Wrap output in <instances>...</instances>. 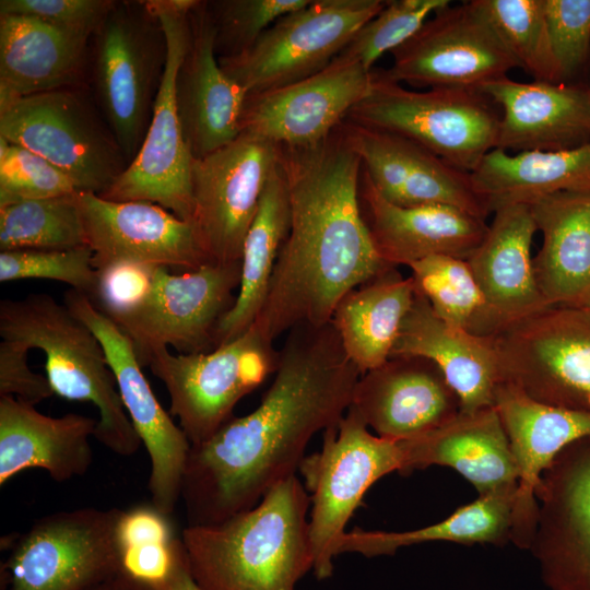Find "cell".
<instances>
[{
	"label": "cell",
	"mask_w": 590,
	"mask_h": 590,
	"mask_svg": "<svg viewBox=\"0 0 590 590\" xmlns=\"http://www.w3.org/2000/svg\"><path fill=\"white\" fill-rule=\"evenodd\" d=\"M409 268L415 291L439 318L483 338L502 332L504 324L489 307L467 260L430 256Z\"/></svg>",
	"instance_id": "8d00e7d4"
},
{
	"label": "cell",
	"mask_w": 590,
	"mask_h": 590,
	"mask_svg": "<svg viewBox=\"0 0 590 590\" xmlns=\"http://www.w3.org/2000/svg\"><path fill=\"white\" fill-rule=\"evenodd\" d=\"M492 214L483 240L467 261L506 328L548 305L534 274L531 247L538 228L530 204H507Z\"/></svg>",
	"instance_id": "4dcf8cb0"
},
{
	"label": "cell",
	"mask_w": 590,
	"mask_h": 590,
	"mask_svg": "<svg viewBox=\"0 0 590 590\" xmlns=\"http://www.w3.org/2000/svg\"><path fill=\"white\" fill-rule=\"evenodd\" d=\"M76 193L0 206V251L87 246Z\"/></svg>",
	"instance_id": "74e56055"
},
{
	"label": "cell",
	"mask_w": 590,
	"mask_h": 590,
	"mask_svg": "<svg viewBox=\"0 0 590 590\" xmlns=\"http://www.w3.org/2000/svg\"><path fill=\"white\" fill-rule=\"evenodd\" d=\"M63 304L101 342L128 416L151 461L149 489L152 506L173 512L180 498L190 442L162 408L140 365L133 342L80 291L69 288Z\"/></svg>",
	"instance_id": "e0dca14e"
},
{
	"label": "cell",
	"mask_w": 590,
	"mask_h": 590,
	"mask_svg": "<svg viewBox=\"0 0 590 590\" xmlns=\"http://www.w3.org/2000/svg\"><path fill=\"white\" fill-rule=\"evenodd\" d=\"M414 297L412 278L389 267L339 302L330 322L361 375L390 358Z\"/></svg>",
	"instance_id": "836d02e7"
},
{
	"label": "cell",
	"mask_w": 590,
	"mask_h": 590,
	"mask_svg": "<svg viewBox=\"0 0 590 590\" xmlns=\"http://www.w3.org/2000/svg\"><path fill=\"white\" fill-rule=\"evenodd\" d=\"M309 506L294 474L245 511L187 526L180 539L193 579L203 590H295L314 565Z\"/></svg>",
	"instance_id": "3957f363"
},
{
	"label": "cell",
	"mask_w": 590,
	"mask_h": 590,
	"mask_svg": "<svg viewBox=\"0 0 590 590\" xmlns=\"http://www.w3.org/2000/svg\"><path fill=\"white\" fill-rule=\"evenodd\" d=\"M552 48L563 80L573 76L590 50V0H544Z\"/></svg>",
	"instance_id": "ee69618b"
},
{
	"label": "cell",
	"mask_w": 590,
	"mask_h": 590,
	"mask_svg": "<svg viewBox=\"0 0 590 590\" xmlns=\"http://www.w3.org/2000/svg\"><path fill=\"white\" fill-rule=\"evenodd\" d=\"M0 137L42 156L75 186L102 196L128 163L82 87L28 95L0 106Z\"/></svg>",
	"instance_id": "52a82bcc"
},
{
	"label": "cell",
	"mask_w": 590,
	"mask_h": 590,
	"mask_svg": "<svg viewBox=\"0 0 590 590\" xmlns=\"http://www.w3.org/2000/svg\"><path fill=\"white\" fill-rule=\"evenodd\" d=\"M387 0H310L274 22L247 50L219 58L223 71L249 94L309 78L346 46Z\"/></svg>",
	"instance_id": "4fadbf2b"
},
{
	"label": "cell",
	"mask_w": 590,
	"mask_h": 590,
	"mask_svg": "<svg viewBox=\"0 0 590 590\" xmlns=\"http://www.w3.org/2000/svg\"><path fill=\"white\" fill-rule=\"evenodd\" d=\"M91 36L27 15H0V106L55 90L82 87Z\"/></svg>",
	"instance_id": "f1b7e54d"
},
{
	"label": "cell",
	"mask_w": 590,
	"mask_h": 590,
	"mask_svg": "<svg viewBox=\"0 0 590 590\" xmlns=\"http://www.w3.org/2000/svg\"><path fill=\"white\" fill-rule=\"evenodd\" d=\"M310 497L309 536L315 576L331 577L338 544L368 488L382 476L401 472L400 442L369 432L350 409L323 432L321 449L298 467Z\"/></svg>",
	"instance_id": "ba28073f"
},
{
	"label": "cell",
	"mask_w": 590,
	"mask_h": 590,
	"mask_svg": "<svg viewBox=\"0 0 590 590\" xmlns=\"http://www.w3.org/2000/svg\"><path fill=\"white\" fill-rule=\"evenodd\" d=\"M349 409L376 435L400 441L448 422L460 402L434 363L392 356L359 376Z\"/></svg>",
	"instance_id": "603a6c76"
},
{
	"label": "cell",
	"mask_w": 590,
	"mask_h": 590,
	"mask_svg": "<svg viewBox=\"0 0 590 590\" xmlns=\"http://www.w3.org/2000/svg\"><path fill=\"white\" fill-rule=\"evenodd\" d=\"M76 192L70 178L51 163L0 137V206Z\"/></svg>",
	"instance_id": "7bdbcfd3"
},
{
	"label": "cell",
	"mask_w": 590,
	"mask_h": 590,
	"mask_svg": "<svg viewBox=\"0 0 590 590\" xmlns=\"http://www.w3.org/2000/svg\"><path fill=\"white\" fill-rule=\"evenodd\" d=\"M384 74L416 87L468 88L508 76L520 68L482 0L436 11L418 32L392 52Z\"/></svg>",
	"instance_id": "5bb4252c"
},
{
	"label": "cell",
	"mask_w": 590,
	"mask_h": 590,
	"mask_svg": "<svg viewBox=\"0 0 590 590\" xmlns=\"http://www.w3.org/2000/svg\"><path fill=\"white\" fill-rule=\"evenodd\" d=\"M488 212L559 192H590V142L559 151L509 153L494 149L471 173Z\"/></svg>",
	"instance_id": "d6a6232c"
},
{
	"label": "cell",
	"mask_w": 590,
	"mask_h": 590,
	"mask_svg": "<svg viewBox=\"0 0 590 590\" xmlns=\"http://www.w3.org/2000/svg\"><path fill=\"white\" fill-rule=\"evenodd\" d=\"M87 590H148L145 583L122 571L111 579L98 583Z\"/></svg>",
	"instance_id": "681fc988"
},
{
	"label": "cell",
	"mask_w": 590,
	"mask_h": 590,
	"mask_svg": "<svg viewBox=\"0 0 590 590\" xmlns=\"http://www.w3.org/2000/svg\"><path fill=\"white\" fill-rule=\"evenodd\" d=\"M528 547L548 590H590V437L563 449L536 489Z\"/></svg>",
	"instance_id": "ac0fdd59"
},
{
	"label": "cell",
	"mask_w": 590,
	"mask_h": 590,
	"mask_svg": "<svg viewBox=\"0 0 590 590\" xmlns=\"http://www.w3.org/2000/svg\"><path fill=\"white\" fill-rule=\"evenodd\" d=\"M399 442L401 473L432 465L451 468L473 485L477 496L517 487L515 459L495 406L460 411L439 427Z\"/></svg>",
	"instance_id": "4316f807"
},
{
	"label": "cell",
	"mask_w": 590,
	"mask_h": 590,
	"mask_svg": "<svg viewBox=\"0 0 590 590\" xmlns=\"http://www.w3.org/2000/svg\"><path fill=\"white\" fill-rule=\"evenodd\" d=\"M92 259L93 251L88 246L59 250L0 251V281L54 280L90 296L97 279Z\"/></svg>",
	"instance_id": "b9f144b4"
},
{
	"label": "cell",
	"mask_w": 590,
	"mask_h": 590,
	"mask_svg": "<svg viewBox=\"0 0 590 590\" xmlns=\"http://www.w3.org/2000/svg\"><path fill=\"white\" fill-rule=\"evenodd\" d=\"M502 381L532 399L590 413V310L548 306L494 338Z\"/></svg>",
	"instance_id": "7c38bea8"
},
{
	"label": "cell",
	"mask_w": 590,
	"mask_h": 590,
	"mask_svg": "<svg viewBox=\"0 0 590 590\" xmlns=\"http://www.w3.org/2000/svg\"><path fill=\"white\" fill-rule=\"evenodd\" d=\"M97 421L69 413L52 417L14 397L0 396V484L32 468L56 482L83 475L92 464L90 437Z\"/></svg>",
	"instance_id": "f546056e"
},
{
	"label": "cell",
	"mask_w": 590,
	"mask_h": 590,
	"mask_svg": "<svg viewBox=\"0 0 590 590\" xmlns=\"http://www.w3.org/2000/svg\"><path fill=\"white\" fill-rule=\"evenodd\" d=\"M577 306L590 310V292L581 299V302Z\"/></svg>",
	"instance_id": "f907efd6"
},
{
	"label": "cell",
	"mask_w": 590,
	"mask_h": 590,
	"mask_svg": "<svg viewBox=\"0 0 590 590\" xmlns=\"http://www.w3.org/2000/svg\"><path fill=\"white\" fill-rule=\"evenodd\" d=\"M479 91L502 109L497 149L559 151L590 142L588 87L504 76Z\"/></svg>",
	"instance_id": "d4e9b609"
},
{
	"label": "cell",
	"mask_w": 590,
	"mask_h": 590,
	"mask_svg": "<svg viewBox=\"0 0 590 590\" xmlns=\"http://www.w3.org/2000/svg\"><path fill=\"white\" fill-rule=\"evenodd\" d=\"M286 334L260 404L190 446L180 493L187 526L217 523L256 506L295 474L312 436L337 425L350 408L361 373L332 323Z\"/></svg>",
	"instance_id": "6da1fadb"
},
{
	"label": "cell",
	"mask_w": 590,
	"mask_h": 590,
	"mask_svg": "<svg viewBox=\"0 0 590 590\" xmlns=\"http://www.w3.org/2000/svg\"><path fill=\"white\" fill-rule=\"evenodd\" d=\"M497 410L517 468L511 543L528 551L538 517L536 489L543 472L571 442L590 437V413L539 402L502 381Z\"/></svg>",
	"instance_id": "7402d4cb"
},
{
	"label": "cell",
	"mask_w": 590,
	"mask_h": 590,
	"mask_svg": "<svg viewBox=\"0 0 590 590\" xmlns=\"http://www.w3.org/2000/svg\"><path fill=\"white\" fill-rule=\"evenodd\" d=\"M241 262H209L179 274L157 267L151 290L129 314L110 318L131 339L138 361L170 345L179 354L212 351L217 326L232 308Z\"/></svg>",
	"instance_id": "9a60e30c"
},
{
	"label": "cell",
	"mask_w": 590,
	"mask_h": 590,
	"mask_svg": "<svg viewBox=\"0 0 590 590\" xmlns=\"http://www.w3.org/2000/svg\"><path fill=\"white\" fill-rule=\"evenodd\" d=\"M279 158L280 145L246 133L192 158V224L211 262L241 260L245 237Z\"/></svg>",
	"instance_id": "2e32d148"
},
{
	"label": "cell",
	"mask_w": 590,
	"mask_h": 590,
	"mask_svg": "<svg viewBox=\"0 0 590 590\" xmlns=\"http://www.w3.org/2000/svg\"><path fill=\"white\" fill-rule=\"evenodd\" d=\"M392 356L434 363L457 394L462 412L494 406L502 381L494 338L474 335L446 322L416 291Z\"/></svg>",
	"instance_id": "83f0119b"
},
{
	"label": "cell",
	"mask_w": 590,
	"mask_h": 590,
	"mask_svg": "<svg viewBox=\"0 0 590 590\" xmlns=\"http://www.w3.org/2000/svg\"><path fill=\"white\" fill-rule=\"evenodd\" d=\"M114 0H1L0 15H27L93 36Z\"/></svg>",
	"instance_id": "bcb514c9"
},
{
	"label": "cell",
	"mask_w": 590,
	"mask_h": 590,
	"mask_svg": "<svg viewBox=\"0 0 590 590\" xmlns=\"http://www.w3.org/2000/svg\"><path fill=\"white\" fill-rule=\"evenodd\" d=\"M521 69L535 81L564 82L548 34L544 0H482Z\"/></svg>",
	"instance_id": "f35d334b"
},
{
	"label": "cell",
	"mask_w": 590,
	"mask_h": 590,
	"mask_svg": "<svg viewBox=\"0 0 590 590\" xmlns=\"http://www.w3.org/2000/svg\"><path fill=\"white\" fill-rule=\"evenodd\" d=\"M188 49L176 78V104L193 158H201L240 134L247 93L220 66L208 1L190 10Z\"/></svg>",
	"instance_id": "cb8c5ba5"
},
{
	"label": "cell",
	"mask_w": 590,
	"mask_h": 590,
	"mask_svg": "<svg viewBox=\"0 0 590 590\" xmlns=\"http://www.w3.org/2000/svg\"><path fill=\"white\" fill-rule=\"evenodd\" d=\"M371 76L367 95L346 120L406 138L468 173L496 149L500 114L480 91H411L375 68Z\"/></svg>",
	"instance_id": "5b68a950"
},
{
	"label": "cell",
	"mask_w": 590,
	"mask_h": 590,
	"mask_svg": "<svg viewBox=\"0 0 590 590\" xmlns=\"http://www.w3.org/2000/svg\"><path fill=\"white\" fill-rule=\"evenodd\" d=\"M279 351L252 326L233 341L212 351L151 352L148 366L166 387L169 413L191 446L212 437L232 417L235 405L274 374Z\"/></svg>",
	"instance_id": "8fae6325"
},
{
	"label": "cell",
	"mask_w": 590,
	"mask_h": 590,
	"mask_svg": "<svg viewBox=\"0 0 590 590\" xmlns=\"http://www.w3.org/2000/svg\"><path fill=\"white\" fill-rule=\"evenodd\" d=\"M156 268L133 262L106 266L96 270V285L88 297L111 319L129 314L148 296Z\"/></svg>",
	"instance_id": "f6af8a7d"
},
{
	"label": "cell",
	"mask_w": 590,
	"mask_h": 590,
	"mask_svg": "<svg viewBox=\"0 0 590 590\" xmlns=\"http://www.w3.org/2000/svg\"><path fill=\"white\" fill-rule=\"evenodd\" d=\"M371 78L361 63L335 57L309 78L247 95L240 133L282 146L317 144L367 95Z\"/></svg>",
	"instance_id": "d6986e66"
},
{
	"label": "cell",
	"mask_w": 590,
	"mask_h": 590,
	"mask_svg": "<svg viewBox=\"0 0 590 590\" xmlns=\"http://www.w3.org/2000/svg\"><path fill=\"white\" fill-rule=\"evenodd\" d=\"M76 198L95 270L133 262L187 272L211 262L193 224L158 204L113 201L88 192H78Z\"/></svg>",
	"instance_id": "ffe728a7"
},
{
	"label": "cell",
	"mask_w": 590,
	"mask_h": 590,
	"mask_svg": "<svg viewBox=\"0 0 590 590\" xmlns=\"http://www.w3.org/2000/svg\"><path fill=\"white\" fill-rule=\"evenodd\" d=\"M343 131L377 192L398 206L444 204L487 219L471 173L445 162L415 142L349 120Z\"/></svg>",
	"instance_id": "44dd1931"
},
{
	"label": "cell",
	"mask_w": 590,
	"mask_h": 590,
	"mask_svg": "<svg viewBox=\"0 0 590 590\" xmlns=\"http://www.w3.org/2000/svg\"><path fill=\"white\" fill-rule=\"evenodd\" d=\"M310 0L208 1L215 30L217 58L236 56L250 48L280 17Z\"/></svg>",
	"instance_id": "60d3db41"
},
{
	"label": "cell",
	"mask_w": 590,
	"mask_h": 590,
	"mask_svg": "<svg viewBox=\"0 0 590 590\" xmlns=\"http://www.w3.org/2000/svg\"><path fill=\"white\" fill-rule=\"evenodd\" d=\"M588 88H589V91H590V85H589V87H588Z\"/></svg>",
	"instance_id": "816d5d0a"
},
{
	"label": "cell",
	"mask_w": 590,
	"mask_h": 590,
	"mask_svg": "<svg viewBox=\"0 0 590 590\" xmlns=\"http://www.w3.org/2000/svg\"><path fill=\"white\" fill-rule=\"evenodd\" d=\"M291 221L253 323L274 343L303 324L331 321L339 302L385 269L359 200L362 160L342 123L321 142L280 145Z\"/></svg>",
	"instance_id": "7a4b0ae2"
},
{
	"label": "cell",
	"mask_w": 590,
	"mask_h": 590,
	"mask_svg": "<svg viewBox=\"0 0 590 590\" xmlns=\"http://www.w3.org/2000/svg\"><path fill=\"white\" fill-rule=\"evenodd\" d=\"M28 351L19 344L0 343V396L14 397L36 405L54 391L46 376L34 373L27 364Z\"/></svg>",
	"instance_id": "7dc6e473"
},
{
	"label": "cell",
	"mask_w": 590,
	"mask_h": 590,
	"mask_svg": "<svg viewBox=\"0 0 590 590\" xmlns=\"http://www.w3.org/2000/svg\"><path fill=\"white\" fill-rule=\"evenodd\" d=\"M290 221L287 182L279 163L264 187L245 237L239 291L232 308L217 326L215 347L233 341L253 326L266 300Z\"/></svg>",
	"instance_id": "e575fe53"
},
{
	"label": "cell",
	"mask_w": 590,
	"mask_h": 590,
	"mask_svg": "<svg viewBox=\"0 0 590 590\" xmlns=\"http://www.w3.org/2000/svg\"><path fill=\"white\" fill-rule=\"evenodd\" d=\"M542 233L533 257L548 306H577L590 292V192H559L529 203Z\"/></svg>",
	"instance_id": "1f68e13d"
},
{
	"label": "cell",
	"mask_w": 590,
	"mask_h": 590,
	"mask_svg": "<svg viewBox=\"0 0 590 590\" xmlns=\"http://www.w3.org/2000/svg\"><path fill=\"white\" fill-rule=\"evenodd\" d=\"M92 38L99 111L129 165L152 118L167 57L165 32L146 0L116 1Z\"/></svg>",
	"instance_id": "8992f818"
},
{
	"label": "cell",
	"mask_w": 590,
	"mask_h": 590,
	"mask_svg": "<svg viewBox=\"0 0 590 590\" xmlns=\"http://www.w3.org/2000/svg\"><path fill=\"white\" fill-rule=\"evenodd\" d=\"M164 28L167 57L144 141L125 172L102 198L146 201L192 223V156L176 104V78L188 49L190 10L196 0H146Z\"/></svg>",
	"instance_id": "30bf717a"
},
{
	"label": "cell",
	"mask_w": 590,
	"mask_h": 590,
	"mask_svg": "<svg viewBox=\"0 0 590 590\" xmlns=\"http://www.w3.org/2000/svg\"><path fill=\"white\" fill-rule=\"evenodd\" d=\"M122 515L85 507L39 518L1 563V589L87 590L119 575Z\"/></svg>",
	"instance_id": "9c48e42d"
},
{
	"label": "cell",
	"mask_w": 590,
	"mask_h": 590,
	"mask_svg": "<svg viewBox=\"0 0 590 590\" xmlns=\"http://www.w3.org/2000/svg\"><path fill=\"white\" fill-rule=\"evenodd\" d=\"M359 200L376 249L392 267L439 255L468 260L488 227L485 219L450 205H394L377 192L363 168Z\"/></svg>",
	"instance_id": "484cf974"
},
{
	"label": "cell",
	"mask_w": 590,
	"mask_h": 590,
	"mask_svg": "<svg viewBox=\"0 0 590 590\" xmlns=\"http://www.w3.org/2000/svg\"><path fill=\"white\" fill-rule=\"evenodd\" d=\"M0 335L46 357L54 394L90 402L98 411L94 437L114 453L129 457L142 444L121 401L105 351L91 329L48 294L0 302Z\"/></svg>",
	"instance_id": "277c9868"
},
{
	"label": "cell",
	"mask_w": 590,
	"mask_h": 590,
	"mask_svg": "<svg viewBox=\"0 0 590 590\" xmlns=\"http://www.w3.org/2000/svg\"><path fill=\"white\" fill-rule=\"evenodd\" d=\"M145 585L148 590H203L190 573L181 539L177 541L174 562L167 575L156 582Z\"/></svg>",
	"instance_id": "c3c4849f"
},
{
	"label": "cell",
	"mask_w": 590,
	"mask_h": 590,
	"mask_svg": "<svg viewBox=\"0 0 590 590\" xmlns=\"http://www.w3.org/2000/svg\"><path fill=\"white\" fill-rule=\"evenodd\" d=\"M515 489L477 496L446 519L402 532H345L339 541L338 555L358 553L366 557L392 555L398 550L427 542L504 545L511 542Z\"/></svg>",
	"instance_id": "d590c367"
},
{
	"label": "cell",
	"mask_w": 590,
	"mask_h": 590,
	"mask_svg": "<svg viewBox=\"0 0 590 590\" xmlns=\"http://www.w3.org/2000/svg\"><path fill=\"white\" fill-rule=\"evenodd\" d=\"M450 4L449 0H387L385 7L361 26L337 56L373 70L386 52L408 42L430 14Z\"/></svg>",
	"instance_id": "ab89813d"
}]
</instances>
